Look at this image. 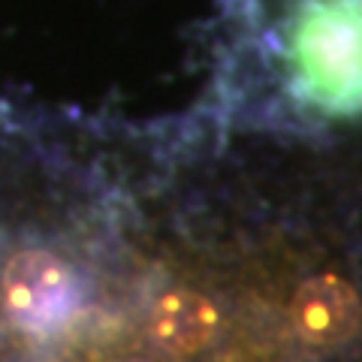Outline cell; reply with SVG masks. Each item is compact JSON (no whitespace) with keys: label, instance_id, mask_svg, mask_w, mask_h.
Returning <instances> with one entry per match:
<instances>
[{"label":"cell","instance_id":"cell-4","mask_svg":"<svg viewBox=\"0 0 362 362\" xmlns=\"http://www.w3.org/2000/svg\"><path fill=\"white\" fill-rule=\"evenodd\" d=\"M221 332V311L209 296L187 287H173L151 302L148 338L166 354H197Z\"/></svg>","mask_w":362,"mask_h":362},{"label":"cell","instance_id":"cell-2","mask_svg":"<svg viewBox=\"0 0 362 362\" xmlns=\"http://www.w3.org/2000/svg\"><path fill=\"white\" fill-rule=\"evenodd\" d=\"M82 302V281L64 257L45 247H18L0 272V308L28 332H52Z\"/></svg>","mask_w":362,"mask_h":362},{"label":"cell","instance_id":"cell-1","mask_svg":"<svg viewBox=\"0 0 362 362\" xmlns=\"http://www.w3.org/2000/svg\"><path fill=\"white\" fill-rule=\"evenodd\" d=\"M293 90L329 115L362 112V0H296L287 25Z\"/></svg>","mask_w":362,"mask_h":362},{"label":"cell","instance_id":"cell-3","mask_svg":"<svg viewBox=\"0 0 362 362\" xmlns=\"http://www.w3.org/2000/svg\"><path fill=\"white\" fill-rule=\"evenodd\" d=\"M290 317L308 344L335 347L350 341L362 326V299L350 281L338 275H314L296 290Z\"/></svg>","mask_w":362,"mask_h":362}]
</instances>
